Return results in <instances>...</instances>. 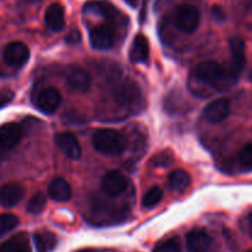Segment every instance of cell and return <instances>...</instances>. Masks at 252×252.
Masks as SVG:
<instances>
[{
  "label": "cell",
  "instance_id": "7a4b0ae2",
  "mask_svg": "<svg viewBox=\"0 0 252 252\" xmlns=\"http://www.w3.org/2000/svg\"><path fill=\"white\" fill-rule=\"evenodd\" d=\"M93 145L103 155H120L128 147L127 137L116 129H97L93 135Z\"/></svg>",
  "mask_w": 252,
  "mask_h": 252
},
{
  "label": "cell",
  "instance_id": "d6a6232c",
  "mask_svg": "<svg viewBox=\"0 0 252 252\" xmlns=\"http://www.w3.org/2000/svg\"><path fill=\"white\" fill-rule=\"evenodd\" d=\"M27 1H30V2H34V1H39V0H27Z\"/></svg>",
  "mask_w": 252,
  "mask_h": 252
},
{
  "label": "cell",
  "instance_id": "6da1fadb",
  "mask_svg": "<svg viewBox=\"0 0 252 252\" xmlns=\"http://www.w3.org/2000/svg\"><path fill=\"white\" fill-rule=\"evenodd\" d=\"M194 78L214 88H226L238 80L239 75L230 68L216 62H203L194 69Z\"/></svg>",
  "mask_w": 252,
  "mask_h": 252
},
{
  "label": "cell",
  "instance_id": "603a6c76",
  "mask_svg": "<svg viewBox=\"0 0 252 252\" xmlns=\"http://www.w3.org/2000/svg\"><path fill=\"white\" fill-rule=\"evenodd\" d=\"M162 196H164V192H162V189H160V187L158 186L152 187V189H150L149 191L143 196V199H142L143 207L148 209L154 208L155 206H158V204L161 202Z\"/></svg>",
  "mask_w": 252,
  "mask_h": 252
},
{
  "label": "cell",
  "instance_id": "4fadbf2b",
  "mask_svg": "<svg viewBox=\"0 0 252 252\" xmlns=\"http://www.w3.org/2000/svg\"><path fill=\"white\" fill-rule=\"evenodd\" d=\"M22 137V129L17 123H5L0 127V148L10 150L16 147Z\"/></svg>",
  "mask_w": 252,
  "mask_h": 252
},
{
  "label": "cell",
  "instance_id": "9c48e42d",
  "mask_svg": "<svg viewBox=\"0 0 252 252\" xmlns=\"http://www.w3.org/2000/svg\"><path fill=\"white\" fill-rule=\"evenodd\" d=\"M113 97L121 105H130L137 102L138 98L140 97V91L134 81L126 79L115 88Z\"/></svg>",
  "mask_w": 252,
  "mask_h": 252
},
{
  "label": "cell",
  "instance_id": "4316f807",
  "mask_svg": "<svg viewBox=\"0 0 252 252\" xmlns=\"http://www.w3.org/2000/svg\"><path fill=\"white\" fill-rule=\"evenodd\" d=\"M174 155L170 152H167V150L166 152L159 153V154H157L152 159L153 166L155 167H169L174 164Z\"/></svg>",
  "mask_w": 252,
  "mask_h": 252
},
{
  "label": "cell",
  "instance_id": "5bb4252c",
  "mask_svg": "<svg viewBox=\"0 0 252 252\" xmlns=\"http://www.w3.org/2000/svg\"><path fill=\"white\" fill-rule=\"evenodd\" d=\"M212 238L203 229H193L186 236V246L189 252H208Z\"/></svg>",
  "mask_w": 252,
  "mask_h": 252
},
{
  "label": "cell",
  "instance_id": "3957f363",
  "mask_svg": "<svg viewBox=\"0 0 252 252\" xmlns=\"http://www.w3.org/2000/svg\"><path fill=\"white\" fill-rule=\"evenodd\" d=\"M175 25L180 31L185 33H193L201 22V14L194 5H180L175 12Z\"/></svg>",
  "mask_w": 252,
  "mask_h": 252
},
{
  "label": "cell",
  "instance_id": "2e32d148",
  "mask_svg": "<svg viewBox=\"0 0 252 252\" xmlns=\"http://www.w3.org/2000/svg\"><path fill=\"white\" fill-rule=\"evenodd\" d=\"M229 47H230L231 58H233V64L230 68L235 71L238 75H240L241 71L244 70L246 65V54H245V42L240 37H233L229 41Z\"/></svg>",
  "mask_w": 252,
  "mask_h": 252
},
{
  "label": "cell",
  "instance_id": "7402d4cb",
  "mask_svg": "<svg viewBox=\"0 0 252 252\" xmlns=\"http://www.w3.org/2000/svg\"><path fill=\"white\" fill-rule=\"evenodd\" d=\"M47 204V196L43 192H37L33 196L31 197V199L27 203V212L30 214H33V216H38L42 212L44 211Z\"/></svg>",
  "mask_w": 252,
  "mask_h": 252
},
{
  "label": "cell",
  "instance_id": "8fae6325",
  "mask_svg": "<svg viewBox=\"0 0 252 252\" xmlns=\"http://www.w3.org/2000/svg\"><path fill=\"white\" fill-rule=\"evenodd\" d=\"M127 189V179L120 171H108L102 179V189L106 194L111 197H117L122 194Z\"/></svg>",
  "mask_w": 252,
  "mask_h": 252
},
{
  "label": "cell",
  "instance_id": "4dcf8cb0",
  "mask_svg": "<svg viewBox=\"0 0 252 252\" xmlns=\"http://www.w3.org/2000/svg\"><path fill=\"white\" fill-rule=\"evenodd\" d=\"M147 4H148V0H143L142 11H140V22H144L145 17H147Z\"/></svg>",
  "mask_w": 252,
  "mask_h": 252
},
{
  "label": "cell",
  "instance_id": "8992f818",
  "mask_svg": "<svg viewBox=\"0 0 252 252\" xmlns=\"http://www.w3.org/2000/svg\"><path fill=\"white\" fill-rule=\"evenodd\" d=\"M2 57H4V61L7 65L20 68L29 62L30 48L22 42H11L4 48Z\"/></svg>",
  "mask_w": 252,
  "mask_h": 252
},
{
  "label": "cell",
  "instance_id": "ffe728a7",
  "mask_svg": "<svg viewBox=\"0 0 252 252\" xmlns=\"http://www.w3.org/2000/svg\"><path fill=\"white\" fill-rule=\"evenodd\" d=\"M191 184V176L185 170H175L167 179V186L172 192H184Z\"/></svg>",
  "mask_w": 252,
  "mask_h": 252
},
{
  "label": "cell",
  "instance_id": "e0dca14e",
  "mask_svg": "<svg viewBox=\"0 0 252 252\" xmlns=\"http://www.w3.org/2000/svg\"><path fill=\"white\" fill-rule=\"evenodd\" d=\"M44 21L47 27L53 32H59L65 26V16H64V9L58 2H53L49 5L44 14Z\"/></svg>",
  "mask_w": 252,
  "mask_h": 252
},
{
  "label": "cell",
  "instance_id": "836d02e7",
  "mask_svg": "<svg viewBox=\"0 0 252 252\" xmlns=\"http://www.w3.org/2000/svg\"><path fill=\"white\" fill-rule=\"evenodd\" d=\"M246 252H252V249H251V250H249V251H246Z\"/></svg>",
  "mask_w": 252,
  "mask_h": 252
},
{
  "label": "cell",
  "instance_id": "ac0fdd59",
  "mask_svg": "<svg viewBox=\"0 0 252 252\" xmlns=\"http://www.w3.org/2000/svg\"><path fill=\"white\" fill-rule=\"evenodd\" d=\"M48 196L49 198L56 202H66L71 198V187L68 181H65L62 177H57L49 184L48 186Z\"/></svg>",
  "mask_w": 252,
  "mask_h": 252
},
{
  "label": "cell",
  "instance_id": "d6986e66",
  "mask_svg": "<svg viewBox=\"0 0 252 252\" xmlns=\"http://www.w3.org/2000/svg\"><path fill=\"white\" fill-rule=\"evenodd\" d=\"M0 252H32L29 235L21 233L7 239L0 245Z\"/></svg>",
  "mask_w": 252,
  "mask_h": 252
},
{
  "label": "cell",
  "instance_id": "1f68e13d",
  "mask_svg": "<svg viewBox=\"0 0 252 252\" xmlns=\"http://www.w3.org/2000/svg\"><path fill=\"white\" fill-rule=\"evenodd\" d=\"M123 1H125L126 4L129 5L130 7H133V9H135V7H137L138 5H139L140 0H123Z\"/></svg>",
  "mask_w": 252,
  "mask_h": 252
},
{
  "label": "cell",
  "instance_id": "5b68a950",
  "mask_svg": "<svg viewBox=\"0 0 252 252\" xmlns=\"http://www.w3.org/2000/svg\"><path fill=\"white\" fill-rule=\"evenodd\" d=\"M116 42L115 31L108 25H97L90 30V43L93 48L98 51H107Z\"/></svg>",
  "mask_w": 252,
  "mask_h": 252
},
{
  "label": "cell",
  "instance_id": "52a82bcc",
  "mask_svg": "<svg viewBox=\"0 0 252 252\" xmlns=\"http://www.w3.org/2000/svg\"><path fill=\"white\" fill-rule=\"evenodd\" d=\"M54 142L58 149L63 153L65 157L71 160H78L81 157V147L78 139L73 133L62 132L54 137Z\"/></svg>",
  "mask_w": 252,
  "mask_h": 252
},
{
  "label": "cell",
  "instance_id": "f1b7e54d",
  "mask_svg": "<svg viewBox=\"0 0 252 252\" xmlns=\"http://www.w3.org/2000/svg\"><path fill=\"white\" fill-rule=\"evenodd\" d=\"M80 41H81V34L76 29L71 30V31L69 32L65 37V42L68 44H71V46L80 43Z\"/></svg>",
  "mask_w": 252,
  "mask_h": 252
},
{
  "label": "cell",
  "instance_id": "484cf974",
  "mask_svg": "<svg viewBox=\"0 0 252 252\" xmlns=\"http://www.w3.org/2000/svg\"><path fill=\"white\" fill-rule=\"evenodd\" d=\"M239 162L243 170L252 171V143L246 144L239 153Z\"/></svg>",
  "mask_w": 252,
  "mask_h": 252
},
{
  "label": "cell",
  "instance_id": "277c9868",
  "mask_svg": "<svg viewBox=\"0 0 252 252\" xmlns=\"http://www.w3.org/2000/svg\"><path fill=\"white\" fill-rule=\"evenodd\" d=\"M62 103V96L54 88H47L39 91L34 97V106L44 115H53Z\"/></svg>",
  "mask_w": 252,
  "mask_h": 252
},
{
  "label": "cell",
  "instance_id": "f546056e",
  "mask_svg": "<svg viewBox=\"0 0 252 252\" xmlns=\"http://www.w3.org/2000/svg\"><path fill=\"white\" fill-rule=\"evenodd\" d=\"M212 14H213V17L216 21L221 22V21H225V14H224V10L221 9L220 6L218 5H214L212 7Z\"/></svg>",
  "mask_w": 252,
  "mask_h": 252
},
{
  "label": "cell",
  "instance_id": "d4e9b609",
  "mask_svg": "<svg viewBox=\"0 0 252 252\" xmlns=\"http://www.w3.org/2000/svg\"><path fill=\"white\" fill-rule=\"evenodd\" d=\"M153 252H182V246L179 238H171L158 244Z\"/></svg>",
  "mask_w": 252,
  "mask_h": 252
},
{
  "label": "cell",
  "instance_id": "83f0119b",
  "mask_svg": "<svg viewBox=\"0 0 252 252\" xmlns=\"http://www.w3.org/2000/svg\"><path fill=\"white\" fill-rule=\"evenodd\" d=\"M14 96H15L14 91L9 90V89H4V90L0 91V108L9 105V103L12 101V98H14Z\"/></svg>",
  "mask_w": 252,
  "mask_h": 252
},
{
  "label": "cell",
  "instance_id": "ba28073f",
  "mask_svg": "<svg viewBox=\"0 0 252 252\" xmlns=\"http://www.w3.org/2000/svg\"><path fill=\"white\" fill-rule=\"evenodd\" d=\"M230 113V101L228 98H218L204 107L203 117L209 123H220Z\"/></svg>",
  "mask_w": 252,
  "mask_h": 252
},
{
  "label": "cell",
  "instance_id": "44dd1931",
  "mask_svg": "<svg viewBox=\"0 0 252 252\" xmlns=\"http://www.w3.org/2000/svg\"><path fill=\"white\" fill-rule=\"evenodd\" d=\"M37 252H52L57 246V236L48 230H39L34 234Z\"/></svg>",
  "mask_w": 252,
  "mask_h": 252
},
{
  "label": "cell",
  "instance_id": "7c38bea8",
  "mask_svg": "<svg viewBox=\"0 0 252 252\" xmlns=\"http://www.w3.org/2000/svg\"><path fill=\"white\" fill-rule=\"evenodd\" d=\"M66 81L74 90L79 93H86L91 85V76L84 68L74 65L66 71Z\"/></svg>",
  "mask_w": 252,
  "mask_h": 252
},
{
  "label": "cell",
  "instance_id": "30bf717a",
  "mask_svg": "<svg viewBox=\"0 0 252 252\" xmlns=\"http://www.w3.org/2000/svg\"><path fill=\"white\" fill-rule=\"evenodd\" d=\"M25 187L17 182H10L0 187V206L11 208L22 201L25 197Z\"/></svg>",
  "mask_w": 252,
  "mask_h": 252
},
{
  "label": "cell",
  "instance_id": "9a60e30c",
  "mask_svg": "<svg viewBox=\"0 0 252 252\" xmlns=\"http://www.w3.org/2000/svg\"><path fill=\"white\" fill-rule=\"evenodd\" d=\"M149 53L150 47L149 41L147 37L142 33H138L134 37L132 42V46L129 49V59L132 63L139 64V63H147L149 61Z\"/></svg>",
  "mask_w": 252,
  "mask_h": 252
},
{
  "label": "cell",
  "instance_id": "cb8c5ba5",
  "mask_svg": "<svg viewBox=\"0 0 252 252\" xmlns=\"http://www.w3.org/2000/svg\"><path fill=\"white\" fill-rule=\"evenodd\" d=\"M19 218L16 216H14V214H0V238H2L7 233L14 230L19 225Z\"/></svg>",
  "mask_w": 252,
  "mask_h": 252
}]
</instances>
